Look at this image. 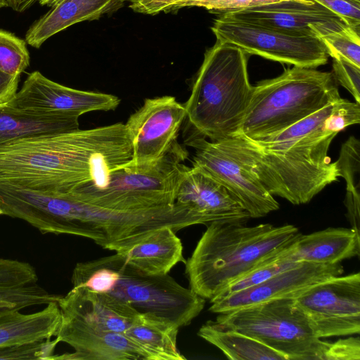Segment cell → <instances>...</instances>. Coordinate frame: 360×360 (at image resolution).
Segmentation results:
<instances>
[{
    "mask_svg": "<svg viewBox=\"0 0 360 360\" xmlns=\"http://www.w3.org/2000/svg\"><path fill=\"white\" fill-rule=\"evenodd\" d=\"M63 1V0H40V1L39 3L41 6H47L52 8V7L58 5Z\"/></svg>",
    "mask_w": 360,
    "mask_h": 360,
    "instance_id": "41",
    "label": "cell"
},
{
    "mask_svg": "<svg viewBox=\"0 0 360 360\" xmlns=\"http://www.w3.org/2000/svg\"><path fill=\"white\" fill-rule=\"evenodd\" d=\"M55 337L75 352L54 354L51 359L153 360L143 347L125 333L103 330L65 315L61 314Z\"/></svg>",
    "mask_w": 360,
    "mask_h": 360,
    "instance_id": "16",
    "label": "cell"
},
{
    "mask_svg": "<svg viewBox=\"0 0 360 360\" xmlns=\"http://www.w3.org/2000/svg\"><path fill=\"white\" fill-rule=\"evenodd\" d=\"M341 97L332 72L294 66L253 86L237 136L259 141L276 134Z\"/></svg>",
    "mask_w": 360,
    "mask_h": 360,
    "instance_id": "6",
    "label": "cell"
},
{
    "mask_svg": "<svg viewBox=\"0 0 360 360\" xmlns=\"http://www.w3.org/2000/svg\"><path fill=\"white\" fill-rule=\"evenodd\" d=\"M120 102V98L114 95L72 89L34 71L27 76L21 89L6 105L39 115L79 117L92 111L113 110Z\"/></svg>",
    "mask_w": 360,
    "mask_h": 360,
    "instance_id": "13",
    "label": "cell"
},
{
    "mask_svg": "<svg viewBox=\"0 0 360 360\" xmlns=\"http://www.w3.org/2000/svg\"><path fill=\"white\" fill-rule=\"evenodd\" d=\"M360 122V103L340 98L333 103L326 120L327 129L338 134L348 126Z\"/></svg>",
    "mask_w": 360,
    "mask_h": 360,
    "instance_id": "32",
    "label": "cell"
},
{
    "mask_svg": "<svg viewBox=\"0 0 360 360\" xmlns=\"http://www.w3.org/2000/svg\"><path fill=\"white\" fill-rule=\"evenodd\" d=\"M40 0H7L8 7L17 12H23Z\"/></svg>",
    "mask_w": 360,
    "mask_h": 360,
    "instance_id": "39",
    "label": "cell"
},
{
    "mask_svg": "<svg viewBox=\"0 0 360 360\" xmlns=\"http://www.w3.org/2000/svg\"><path fill=\"white\" fill-rule=\"evenodd\" d=\"M221 18L303 35L321 37L349 25L314 0H281L222 13Z\"/></svg>",
    "mask_w": 360,
    "mask_h": 360,
    "instance_id": "14",
    "label": "cell"
},
{
    "mask_svg": "<svg viewBox=\"0 0 360 360\" xmlns=\"http://www.w3.org/2000/svg\"><path fill=\"white\" fill-rule=\"evenodd\" d=\"M278 1L281 0H188L184 3L183 8L198 6L211 11L224 13Z\"/></svg>",
    "mask_w": 360,
    "mask_h": 360,
    "instance_id": "34",
    "label": "cell"
},
{
    "mask_svg": "<svg viewBox=\"0 0 360 360\" xmlns=\"http://www.w3.org/2000/svg\"><path fill=\"white\" fill-rule=\"evenodd\" d=\"M38 281L36 270L30 263L0 258V302L13 304L20 311L57 302L60 295L49 292Z\"/></svg>",
    "mask_w": 360,
    "mask_h": 360,
    "instance_id": "22",
    "label": "cell"
},
{
    "mask_svg": "<svg viewBox=\"0 0 360 360\" xmlns=\"http://www.w3.org/2000/svg\"><path fill=\"white\" fill-rule=\"evenodd\" d=\"M7 7L8 6V2L7 0H0V8L2 7Z\"/></svg>",
    "mask_w": 360,
    "mask_h": 360,
    "instance_id": "42",
    "label": "cell"
},
{
    "mask_svg": "<svg viewBox=\"0 0 360 360\" xmlns=\"http://www.w3.org/2000/svg\"><path fill=\"white\" fill-rule=\"evenodd\" d=\"M341 17L351 27H360V2L354 0H314Z\"/></svg>",
    "mask_w": 360,
    "mask_h": 360,
    "instance_id": "35",
    "label": "cell"
},
{
    "mask_svg": "<svg viewBox=\"0 0 360 360\" xmlns=\"http://www.w3.org/2000/svg\"><path fill=\"white\" fill-rule=\"evenodd\" d=\"M73 286H85L111 295L131 304L139 313H150L174 323L189 325L202 311L205 300L168 274H146L120 254L77 263Z\"/></svg>",
    "mask_w": 360,
    "mask_h": 360,
    "instance_id": "5",
    "label": "cell"
},
{
    "mask_svg": "<svg viewBox=\"0 0 360 360\" xmlns=\"http://www.w3.org/2000/svg\"><path fill=\"white\" fill-rule=\"evenodd\" d=\"M281 255L276 259L257 267L231 283L214 298L225 296L259 284L273 276L302 263L290 262L281 257Z\"/></svg>",
    "mask_w": 360,
    "mask_h": 360,
    "instance_id": "30",
    "label": "cell"
},
{
    "mask_svg": "<svg viewBox=\"0 0 360 360\" xmlns=\"http://www.w3.org/2000/svg\"><path fill=\"white\" fill-rule=\"evenodd\" d=\"M360 27L348 26L340 31L321 36L328 56L343 58L360 67Z\"/></svg>",
    "mask_w": 360,
    "mask_h": 360,
    "instance_id": "28",
    "label": "cell"
},
{
    "mask_svg": "<svg viewBox=\"0 0 360 360\" xmlns=\"http://www.w3.org/2000/svg\"><path fill=\"white\" fill-rule=\"evenodd\" d=\"M338 176L345 179L347 198L360 199V142L350 136L342 146L339 158L335 162Z\"/></svg>",
    "mask_w": 360,
    "mask_h": 360,
    "instance_id": "27",
    "label": "cell"
},
{
    "mask_svg": "<svg viewBox=\"0 0 360 360\" xmlns=\"http://www.w3.org/2000/svg\"><path fill=\"white\" fill-rule=\"evenodd\" d=\"M59 343L55 338L0 348V360H51Z\"/></svg>",
    "mask_w": 360,
    "mask_h": 360,
    "instance_id": "31",
    "label": "cell"
},
{
    "mask_svg": "<svg viewBox=\"0 0 360 360\" xmlns=\"http://www.w3.org/2000/svg\"><path fill=\"white\" fill-rule=\"evenodd\" d=\"M60 320L57 302L32 314L15 311L0 319V348L51 339L56 335Z\"/></svg>",
    "mask_w": 360,
    "mask_h": 360,
    "instance_id": "23",
    "label": "cell"
},
{
    "mask_svg": "<svg viewBox=\"0 0 360 360\" xmlns=\"http://www.w3.org/2000/svg\"><path fill=\"white\" fill-rule=\"evenodd\" d=\"M300 234L290 224L212 222L185 262L189 288L210 301L231 283L276 259Z\"/></svg>",
    "mask_w": 360,
    "mask_h": 360,
    "instance_id": "3",
    "label": "cell"
},
{
    "mask_svg": "<svg viewBox=\"0 0 360 360\" xmlns=\"http://www.w3.org/2000/svg\"><path fill=\"white\" fill-rule=\"evenodd\" d=\"M247 53L217 40L202 63L184 104L192 130L210 141L238 134L252 94Z\"/></svg>",
    "mask_w": 360,
    "mask_h": 360,
    "instance_id": "4",
    "label": "cell"
},
{
    "mask_svg": "<svg viewBox=\"0 0 360 360\" xmlns=\"http://www.w3.org/2000/svg\"><path fill=\"white\" fill-rule=\"evenodd\" d=\"M343 273L344 267L340 263L302 262L259 284L210 300L212 304L209 310L213 313L225 314L259 302L295 298L313 285Z\"/></svg>",
    "mask_w": 360,
    "mask_h": 360,
    "instance_id": "15",
    "label": "cell"
},
{
    "mask_svg": "<svg viewBox=\"0 0 360 360\" xmlns=\"http://www.w3.org/2000/svg\"><path fill=\"white\" fill-rule=\"evenodd\" d=\"M0 215H2V211L1 210V208H0Z\"/></svg>",
    "mask_w": 360,
    "mask_h": 360,
    "instance_id": "43",
    "label": "cell"
},
{
    "mask_svg": "<svg viewBox=\"0 0 360 360\" xmlns=\"http://www.w3.org/2000/svg\"><path fill=\"white\" fill-rule=\"evenodd\" d=\"M188 152L177 140L154 165L141 169L122 167L103 186L82 185L70 193L79 200L108 210L141 212L172 206Z\"/></svg>",
    "mask_w": 360,
    "mask_h": 360,
    "instance_id": "7",
    "label": "cell"
},
{
    "mask_svg": "<svg viewBox=\"0 0 360 360\" xmlns=\"http://www.w3.org/2000/svg\"><path fill=\"white\" fill-rule=\"evenodd\" d=\"M359 337H350L331 342L326 355V360H359Z\"/></svg>",
    "mask_w": 360,
    "mask_h": 360,
    "instance_id": "36",
    "label": "cell"
},
{
    "mask_svg": "<svg viewBox=\"0 0 360 360\" xmlns=\"http://www.w3.org/2000/svg\"><path fill=\"white\" fill-rule=\"evenodd\" d=\"M334 103L264 139L236 136L252 171L271 195L293 205L305 204L338 181L335 163L328 156L338 134L326 127Z\"/></svg>",
    "mask_w": 360,
    "mask_h": 360,
    "instance_id": "2",
    "label": "cell"
},
{
    "mask_svg": "<svg viewBox=\"0 0 360 360\" xmlns=\"http://www.w3.org/2000/svg\"><path fill=\"white\" fill-rule=\"evenodd\" d=\"M188 0H128L129 7L135 12L155 15L183 8Z\"/></svg>",
    "mask_w": 360,
    "mask_h": 360,
    "instance_id": "37",
    "label": "cell"
},
{
    "mask_svg": "<svg viewBox=\"0 0 360 360\" xmlns=\"http://www.w3.org/2000/svg\"><path fill=\"white\" fill-rule=\"evenodd\" d=\"M332 72L337 82L360 103V67L343 58H333Z\"/></svg>",
    "mask_w": 360,
    "mask_h": 360,
    "instance_id": "33",
    "label": "cell"
},
{
    "mask_svg": "<svg viewBox=\"0 0 360 360\" xmlns=\"http://www.w3.org/2000/svg\"><path fill=\"white\" fill-rule=\"evenodd\" d=\"M354 1L360 2V0H354Z\"/></svg>",
    "mask_w": 360,
    "mask_h": 360,
    "instance_id": "44",
    "label": "cell"
},
{
    "mask_svg": "<svg viewBox=\"0 0 360 360\" xmlns=\"http://www.w3.org/2000/svg\"><path fill=\"white\" fill-rule=\"evenodd\" d=\"M219 314L218 324L260 341L287 360H326L331 342L315 336L294 298L266 301Z\"/></svg>",
    "mask_w": 360,
    "mask_h": 360,
    "instance_id": "8",
    "label": "cell"
},
{
    "mask_svg": "<svg viewBox=\"0 0 360 360\" xmlns=\"http://www.w3.org/2000/svg\"><path fill=\"white\" fill-rule=\"evenodd\" d=\"M294 299L318 338L359 333V272L319 282Z\"/></svg>",
    "mask_w": 360,
    "mask_h": 360,
    "instance_id": "11",
    "label": "cell"
},
{
    "mask_svg": "<svg viewBox=\"0 0 360 360\" xmlns=\"http://www.w3.org/2000/svg\"><path fill=\"white\" fill-rule=\"evenodd\" d=\"M179 326L150 313H140L125 334L143 347L153 360H184L177 347Z\"/></svg>",
    "mask_w": 360,
    "mask_h": 360,
    "instance_id": "24",
    "label": "cell"
},
{
    "mask_svg": "<svg viewBox=\"0 0 360 360\" xmlns=\"http://www.w3.org/2000/svg\"><path fill=\"white\" fill-rule=\"evenodd\" d=\"M57 303L62 315L103 330L123 333L140 314L116 297L82 285L73 286L65 295L60 296Z\"/></svg>",
    "mask_w": 360,
    "mask_h": 360,
    "instance_id": "18",
    "label": "cell"
},
{
    "mask_svg": "<svg viewBox=\"0 0 360 360\" xmlns=\"http://www.w3.org/2000/svg\"><path fill=\"white\" fill-rule=\"evenodd\" d=\"M198 335L219 349L231 360H287L278 352L240 332L226 328L215 321H208Z\"/></svg>",
    "mask_w": 360,
    "mask_h": 360,
    "instance_id": "26",
    "label": "cell"
},
{
    "mask_svg": "<svg viewBox=\"0 0 360 360\" xmlns=\"http://www.w3.org/2000/svg\"><path fill=\"white\" fill-rule=\"evenodd\" d=\"M128 0H63L34 22L25 34V41L39 48L53 35L85 20L98 19L120 9Z\"/></svg>",
    "mask_w": 360,
    "mask_h": 360,
    "instance_id": "20",
    "label": "cell"
},
{
    "mask_svg": "<svg viewBox=\"0 0 360 360\" xmlns=\"http://www.w3.org/2000/svg\"><path fill=\"white\" fill-rule=\"evenodd\" d=\"M186 116L184 105L174 96L146 98L124 124L132 155L122 167L141 169L154 165L177 140Z\"/></svg>",
    "mask_w": 360,
    "mask_h": 360,
    "instance_id": "12",
    "label": "cell"
},
{
    "mask_svg": "<svg viewBox=\"0 0 360 360\" xmlns=\"http://www.w3.org/2000/svg\"><path fill=\"white\" fill-rule=\"evenodd\" d=\"M15 311L18 310L14 305L6 302H0V319L8 316Z\"/></svg>",
    "mask_w": 360,
    "mask_h": 360,
    "instance_id": "40",
    "label": "cell"
},
{
    "mask_svg": "<svg viewBox=\"0 0 360 360\" xmlns=\"http://www.w3.org/2000/svg\"><path fill=\"white\" fill-rule=\"evenodd\" d=\"M186 144L195 149L192 165L218 181L236 198L250 218L277 210L279 204L255 172L236 136L208 141L191 131Z\"/></svg>",
    "mask_w": 360,
    "mask_h": 360,
    "instance_id": "9",
    "label": "cell"
},
{
    "mask_svg": "<svg viewBox=\"0 0 360 360\" xmlns=\"http://www.w3.org/2000/svg\"><path fill=\"white\" fill-rule=\"evenodd\" d=\"M20 75H13L0 70V105L7 103L16 94Z\"/></svg>",
    "mask_w": 360,
    "mask_h": 360,
    "instance_id": "38",
    "label": "cell"
},
{
    "mask_svg": "<svg viewBox=\"0 0 360 360\" xmlns=\"http://www.w3.org/2000/svg\"><path fill=\"white\" fill-rule=\"evenodd\" d=\"M30 65L26 41L0 29V70L13 75H20Z\"/></svg>",
    "mask_w": 360,
    "mask_h": 360,
    "instance_id": "29",
    "label": "cell"
},
{
    "mask_svg": "<svg viewBox=\"0 0 360 360\" xmlns=\"http://www.w3.org/2000/svg\"><path fill=\"white\" fill-rule=\"evenodd\" d=\"M176 232L171 227L159 229L140 242L116 253L146 274H168L178 263L186 262L183 245Z\"/></svg>",
    "mask_w": 360,
    "mask_h": 360,
    "instance_id": "21",
    "label": "cell"
},
{
    "mask_svg": "<svg viewBox=\"0 0 360 360\" xmlns=\"http://www.w3.org/2000/svg\"><path fill=\"white\" fill-rule=\"evenodd\" d=\"M175 203L186 208L205 225L214 221L245 223L250 219L226 187L195 165H186L181 172Z\"/></svg>",
    "mask_w": 360,
    "mask_h": 360,
    "instance_id": "17",
    "label": "cell"
},
{
    "mask_svg": "<svg viewBox=\"0 0 360 360\" xmlns=\"http://www.w3.org/2000/svg\"><path fill=\"white\" fill-rule=\"evenodd\" d=\"M360 237L352 229L328 228L302 235L281 256L292 262L340 263L359 256Z\"/></svg>",
    "mask_w": 360,
    "mask_h": 360,
    "instance_id": "19",
    "label": "cell"
},
{
    "mask_svg": "<svg viewBox=\"0 0 360 360\" xmlns=\"http://www.w3.org/2000/svg\"><path fill=\"white\" fill-rule=\"evenodd\" d=\"M132 155L125 124L40 134L0 145V184L68 193L103 186Z\"/></svg>",
    "mask_w": 360,
    "mask_h": 360,
    "instance_id": "1",
    "label": "cell"
},
{
    "mask_svg": "<svg viewBox=\"0 0 360 360\" xmlns=\"http://www.w3.org/2000/svg\"><path fill=\"white\" fill-rule=\"evenodd\" d=\"M79 117L39 115L0 105V145L32 135L79 129Z\"/></svg>",
    "mask_w": 360,
    "mask_h": 360,
    "instance_id": "25",
    "label": "cell"
},
{
    "mask_svg": "<svg viewBox=\"0 0 360 360\" xmlns=\"http://www.w3.org/2000/svg\"><path fill=\"white\" fill-rule=\"evenodd\" d=\"M217 40L235 44L245 53L297 67L316 68L327 63L321 39L219 16L212 27Z\"/></svg>",
    "mask_w": 360,
    "mask_h": 360,
    "instance_id": "10",
    "label": "cell"
}]
</instances>
